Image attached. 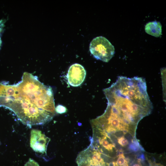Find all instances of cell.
<instances>
[{
  "label": "cell",
  "mask_w": 166,
  "mask_h": 166,
  "mask_svg": "<svg viewBox=\"0 0 166 166\" xmlns=\"http://www.w3.org/2000/svg\"><path fill=\"white\" fill-rule=\"evenodd\" d=\"M150 164V166H164L163 165L160 164L158 163H153L152 162H151L150 161H149Z\"/></svg>",
  "instance_id": "cell-12"
},
{
  "label": "cell",
  "mask_w": 166,
  "mask_h": 166,
  "mask_svg": "<svg viewBox=\"0 0 166 166\" xmlns=\"http://www.w3.org/2000/svg\"><path fill=\"white\" fill-rule=\"evenodd\" d=\"M56 112L59 113H65L66 112V108L61 105H58L55 108Z\"/></svg>",
  "instance_id": "cell-9"
},
{
  "label": "cell",
  "mask_w": 166,
  "mask_h": 166,
  "mask_svg": "<svg viewBox=\"0 0 166 166\" xmlns=\"http://www.w3.org/2000/svg\"><path fill=\"white\" fill-rule=\"evenodd\" d=\"M117 142L120 145L123 147L127 146L128 144V140L124 136L118 137Z\"/></svg>",
  "instance_id": "cell-8"
},
{
  "label": "cell",
  "mask_w": 166,
  "mask_h": 166,
  "mask_svg": "<svg viewBox=\"0 0 166 166\" xmlns=\"http://www.w3.org/2000/svg\"><path fill=\"white\" fill-rule=\"evenodd\" d=\"M118 157L116 162L117 166H128V161L123 153L119 154Z\"/></svg>",
  "instance_id": "cell-7"
},
{
  "label": "cell",
  "mask_w": 166,
  "mask_h": 166,
  "mask_svg": "<svg viewBox=\"0 0 166 166\" xmlns=\"http://www.w3.org/2000/svg\"><path fill=\"white\" fill-rule=\"evenodd\" d=\"M4 21L3 20H0V36L3 31V28L4 27Z\"/></svg>",
  "instance_id": "cell-11"
},
{
  "label": "cell",
  "mask_w": 166,
  "mask_h": 166,
  "mask_svg": "<svg viewBox=\"0 0 166 166\" xmlns=\"http://www.w3.org/2000/svg\"><path fill=\"white\" fill-rule=\"evenodd\" d=\"M24 166H39L38 164L34 160L29 158Z\"/></svg>",
  "instance_id": "cell-10"
},
{
  "label": "cell",
  "mask_w": 166,
  "mask_h": 166,
  "mask_svg": "<svg viewBox=\"0 0 166 166\" xmlns=\"http://www.w3.org/2000/svg\"><path fill=\"white\" fill-rule=\"evenodd\" d=\"M0 106L12 111L29 128L49 122L56 113L52 88L26 72L15 85L0 84Z\"/></svg>",
  "instance_id": "cell-1"
},
{
  "label": "cell",
  "mask_w": 166,
  "mask_h": 166,
  "mask_svg": "<svg viewBox=\"0 0 166 166\" xmlns=\"http://www.w3.org/2000/svg\"><path fill=\"white\" fill-rule=\"evenodd\" d=\"M145 30L148 34L158 37L162 34V25L159 22H150L145 26Z\"/></svg>",
  "instance_id": "cell-6"
},
{
  "label": "cell",
  "mask_w": 166,
  "mask_h": 166,
  "mask_svg": "<svg viewBox=\"0 0 166 166\" xmlns=\"http://www.w3.org/2000/svg\"><path fill=\"white\" fill-rule=\"evenodd\" d=\"M147 88L143 78L119 77L103 90L108 104L101 116L116 119L129 130H135L138 122L152 109Z\"/></svg>",
  "instance_id": "cell-2"
},
{
  "label": "cell",
  "mask_w": 166,
  "mask_h": 166,
  "mask_svg": "<svg viewBox=\"0 0 166 166\" xmlns=\"http://www.w3.org/2000/svg\"><path fill=\"white\" fill-rule=\"evenodd\" d=\"M89 50L97 59L108 62L115 53L114 46L106 38L99 36L94 38L89 45Z\"/></svg>",
  "instance_id": "cell-3"
},
{
  "label": "cell",
  "mask_w": 166,
  "mask_h": 166,
  "mask_svg": "<svg viewBox=\"0 0 166 166\" xmlns=\"http://www.w3.org/2000/svg\"><path fill=\"white\" fill-rule=\"evenodd\" d=\"M86 71L81 65L75 63L69 67L67 74V78L69 84L77 87L84 81L86 76Z\"/></svg>",
  "instance_id": "cell-5"
},
{
  "label": "cell",
  "mask_w": 166,
  "mask_h": 166,
  "mask_svg": "<svg viewBox=\"0 0 166 166\" xmlns=\"http://www.w3.org/2000/svg\"><path fill=\"white\" fill-rule=\"evenodd\" d=\"M50 140L41 131L35 129L31 130L30 146L35 152L46 154L47 147Z\"/></svg>",
  "instance_id": "cell-4"
},
{
  "label": "cell",
  "mask_w": 166,
  "mask_h": 166,
  "mask_svg": "<svg viewBox=\"0 0 166 166\" xmlns=\"http://www.w3.org/2000/svg\"><path fill=\"white\" fill-rule=\"evenodd\" d=\"M140 162L138 160V163L134 164L132 166H142Z\"/></svg>",
  "instance_id": "cell-13"
}]
</instances>
